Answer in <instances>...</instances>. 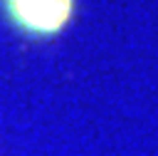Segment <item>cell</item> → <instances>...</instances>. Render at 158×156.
I'll return each mask as SVG.
<instances>
[{
  "instance_id": "1",
  "label": "cell",
  "mask_w": 158,
  "mask_h": 156,
  "mask_svg": "<svg viewBox=\"0 0 158 156\" xmlns=\"http://www.w3.org/2000/svg\"><path fill=\"white\" fill-rule=\"evenodd\" d=\"M7 22L25 37L52 40L69 27L77 0H0Z\"/></svg>"
}]
</instances>
